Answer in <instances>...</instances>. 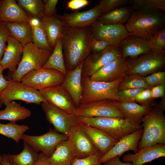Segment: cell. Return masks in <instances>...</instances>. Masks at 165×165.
<instances>
[{
	"label": "cell",
	"mask_w": 165,
	"mask_h": 165,
	"mask_svg": "<svg viewBox=\"0 0 165 165\" xmlns=\"http://www.w3.org/2000/svg\"><path fill=\"white\" fill-rule=\"evenodd\" d=\"M64 57L67 72L74 69L90 54L93 40L91 26L63 28L61 38Z\"/></svg>",
	"instance_id": "6da1fadb"
},
{
	"label": "cell",
	"mask_w": 165,
	"mask_h": 165,
	"mask_svg": "<svg viewBox=\"0 0 165 165\" xmlns=\"http://www.w3.org/2000/svg\"><path fill=\"white\" fill-rule=\"evenodd\" d=\"M165 11L155 9L134 10L125 26L130 35L149 40L164 28Z\"/></svg>",
	"instance_id": "7a4b0ae2"
},
{
	"label": "cell",
	"mask_w": 165,
	"mask_h": 165,
	"mask_svg": "<svg viewBox=\"0 0 165 165\" xmlns=\"http://www.w3.org/2000/svg\"><path fill=\"white\" fill-rule=\"evenodd\" d=\"M163 112L155 107L144 116L141 125L143 131L138 144V150L157 144H165V117Z\"/></svg>",
	"instance_id": "3957f363"
},
{
	"label": "cell",
	"mask_w": 165,
	"mask_h": 165,
	"mask_svg": "<svg viewBox=\"0 0 165 165\" xmlns=\"http://www.w3.org/2000/svg\"><path fill=\"white\" fill-rule=\"evenodd\" d=\"M76 118L78 123L100 129L118 141L142 127L140 124L122 117H76Z\"/></svg>",
	"instance_id": "277c9868"
},
{
	"label": "cell",
	"mask_w": 165,
	"mask_h": 165,
	"mask_svg": "<svg viewBox=\"0 0 165 165\" xmlns=\"http://www.w3.org/2000/svg\"><path fill=\"white\" fill-rule=\"evenodd\" d=\"M53 51L42 49L31 42L24 46L21 61L16 71L10 73L8 80L20 82L30 72L42 68Z\"/></svg>",
	"instance_id": "5b68a950"
},
{
	"label": "cell",
	"mask_w": 165,
	"mask_h": 165,
	"mask_svg": "<svg viewBox=\"0 0 165 165\" xmlns=\"http://www.w3.org/2000/svg\"><path fill=\"white\" fill-rule=\"evenodd\" d=\"M125 75L116 81L109 82L94 81L90 77L82 76L83 90L80 105L105 99L119 101L116 96L118 87Z\"/></svg>",
	"instance_id": "8992f818"
},
{
	"label": "cell",
	"mask_w": 165,
	"mask_h": 165,
	"mask_svg": "<svg viewBox=\"0 0 165 165\" xmlns=\"http://www.w3.org/2000/svg\"><path fill=\"white\" fill-rule=\"evenodd\" d=\"M8 80V85L0 97V101L2 104L6 106L16 100L37 105L48 101L39 90L25 85L21 82Z\"/></svg>",
	"instance_id": "52a82bcc"
},
{
	"label": "cell",
	"mask_w": 165,
	"mask_h": 165,
	"mask_svg": "<svg viewBox=\"0 0 165 165\" xmlns=\"http://www.w3.org/2000/svg\"><path fill=\"white\" fill-rule=\"evenodd\" d=\"M116 100L105 99L80 105L75 108L76 117H122L124 116L118 107Z\"/></svg>",
	"instance_id": "ba28073f"
},
{
	"label": "cell",
	"mask_w": 165,
	"mask_h": 165,
	"mask_svg": "<svg viewBox=\"0 0 165 165\" xmlns=\"http://www.w3.org/2000/svg\"><path fill=\"white\" fill-rule=\"evenodd\" d=\"M65 76L52 69L42 68L30 72L22 78L21 82L35 89L40 90L61 84Z\"/></svg>",
	"instance_id": "9c48e42d"
},
{
	"label": "cell",
	"mask_w": 165,
	"mask_h": 165,
	"mask_svg": "<svg viewBox=\"0 0 165 165\" xmlns=\"http://www.w3.org/2000/svg\"><path fill=\"white\" fill-rule=\"evenodd\" d=\"M126 60L127 75L136 74L145 77L160 71L164 67L165 64L164 55L152 53L143 54L139 57Z\"/></svg>",
	"instance_id": "30bf717a"
},
{
	"label": "cell",
	"mask_w": 165,
	"mask_h": 165,
	"mask_svg": "<svg viewBox=\"0 0 165 165\" xmlns=\"http://www.w3.org/2000/svg\"><path fill=\"white\" fill-rule=\"evenodd\" d=\"M41 105L50 124L56 131L68 136L72 126L77 123L76 117L48 101L43 102Z\"/></svg>",
	"instance_id": "8fae6325"
},
{
	"label": "cell",
	"mask_w": 165,
	"mask_h": 165,
	"mask_svg": "<svg viewBox=\"0 0 165 165\" xmlns=\"http://www.w3.org/2000/svg\"><path fill=\"white\" fill-rule=\"evenodd\" d=\"M68 138V136L50 128L47 132L40 135L32 136L24 134L21 139L38 152L40 151L50 157L57 145Z\"/></svg>",
	"instance_id": "7c38bea8"
},
{
	"label": "cell",
	"mask_w": 165,
	"mask_h": 165,
	"mask_svg": "<svg viewBox=\"0 0 165 165\" xmlns=\"http://www.w3.org/2000/svg\"><path fill=\"white\" fill-rule=\"evenodd\" d=\"M122 57L119 46L110 45L101 52L90 53L83 62L82 76L90 77L102 67Z\"/></svg>",
	"instance_id": "4fadbf2b"
},
{
	"label": "cell",
	"mask_w": 165,
	"mask_h": 165,
	"mask_svg": "<svg viewBox=\"0 0 165 165\" xmlns=\"http://www.w3.org/2000/svg\"><path fill=\"white\" fill-rule=\"evenodd\" d=\"M93 40H101L111 46H119L121 41L130 35L124 24H104L96 20L91 25Z\"/></svg>",
	"instance_id": "5bb4252c"
},
{
	"label": "cell",
	"mask_w": 165,
	"mask_h": 165,
	"mask_svg": "<svg viewBox=\"0 0 165 165\" xmlns=\"http://www.w3.org/2000/svg\"><path fill=\"white\" fill-rule=\"evenodd\" d=\"M142 127L123 137L118 140L107 152L102 155L100 160L101 163L117 156H120L124 152L132 151L134 153L138 151V145L142 134Z\"/></svg>",
	"instance_id": "9a60e30c"
},
{
	"label": "cell",
	"mask_w": 165,
	"mask_h": 165,
	"mask_svg": "<svg viewBox=\"0 0 165 165\" xmlns=\"http://www.w3.org/2000/svg\"><path fill=\"white\" fill-rule=\"evenodd\" d=\"M68 138L74 146L77 158L86 157L99 151L78 122L71 127Z\"/></svg>",
	"instance_id": "2e32d148"
},
{
	"label": "cell",
	"mask_w": 165,
	"mask_h": 165,
	"mask_svg": "<svg viewBox=\"0 0 165 165\" xmlns=\"http://www.w3.org/2000/svg\"><path fill=\"white\" fill-rule=\"evenodd\" d=\"M39 91L48 102L74 115L76 107L71 96L61 84Z\"/></svg>",
	"instance_id": "e0dca14e"
},
{
	"label": "cell",
	"mask_w": 165,
	"mask_h": 165,
	"mask_svg": "<svg viewBox=\"0 0 165 165\" xmlns=\"http://www.w3.org/2000/svg\"><path fill=\"white\" fill-rule=\"evenodd\" d=\"M127 71L126 59L122 57L102 67L90 78L96 81L111 82L126 75Z\"/></svg>",
	"instance_id": "ac0fdd59"
},
{
	"label": "cell",
	"mask_w": 165,
	"mask_h": 165,
	"mask_svg": "<svg viewBox=\"0 0 165 165\" xmlns=\"http://www.w3.org/2000/svg\"><path fill=\"white\" fill-rule=\"evenodd\" d=\"M102 14L98 4L91 9L81 12L64 13L61 15L64 26L72 28L85 27L91 26Z\"/></svg>",
	"instance_id": "d6986e66"
},
{
	"label": "cell",
	"mask_w": 165,
	"mask_h": 165,
	"mask_svg": "<svg viewBox=\"0 0 165 165\" xmlns=\"http://www.w3.org/2000/svg\"><path fill=\"white\" fill-rule=\"evenodd\" d=\"M122 56L132 59L141 55L151 53L149 40L130 35L123 39L119 45Z\"/></svg>",
	"instance_id": "ffe728a7"
},
{
	"label": "cell",
	"mask_w": 165,
	"mask_h": 165,
	"mask_svg": "<svg viewBox=\"0 0 165 165\" xmlns=\"http://www.w3.org/2000/svg\"><path fill=\"white\" fill-rule=\"evenodd\" d=\"M162 157H165V145L157 144L144 147L134 154H125L122 159L125 162L131 163L132 165H143Z\"/></svg>",
	"instance_id": "44dd1931"
},
{
	"label": "cell",
	"mask_w": 165,
	"mask_h": 165,
	"mask_svg": "<svg viewBox=\"0 0 165 165\" xmlns=\"http://www.w3.org/2000/svg\"><path fill=\"white\" fill-rule=\"evenodd\" d=\"M7 45L0 62L4 70L8 69L10 73L16 70L20 63L24 46L19 41L9 36Z\"/></svg>",
	"instance_id": "7402d4cb"
},
{
	"label": "cell",
	"mask_w": 165,
	"mask_h": 165,
	"mask_svg": "<svg viewBox=\"0 0 165 165\" xmlns=\"http://www.w3.org/2000/svg\"><path fill=\"white\" fill-rule=\"evenodd\" d=\"M83 62L72 70L68 72L61 84L68 91L77 107L80 101L83 90L82 83V71Z\"/></svg>",
	"instance_id": "603a6c76"
},
{
	"label": "cell",
	"mask_w": 165,
	"mask_h": 165,
	"mask_svg": "<svg viewBox=\"0 0 165 165\" xmlns=\"http://www.w3.org/2000/svg\"><path fill=\"white\" fill-rule=\"evenodd\" d=\"M78 123L94 145L103 155L109 151L118 141L100 129L88 124Z\"/></svg>",
	"instance_id": "cb8c5ba5"
},
{
	"label": "cell",
	"mask_w": 165,
	"mask_h": 165,
	"mask_svg": "<svg viewBox=\"0 0 165 165\" xmlns=\"http://www.w3.org/2000/svg\"><path fill=\"white\" fill-rule=\"evenodd\" d=\"M30 18L16 1L0 0V22H28Z\"/></svg>",
	"instance_id": "d4e9b609"
},
{
	"label": "cell",
	"mask_w": 165,
	"mask_h": 165,
	"mask_svg": "<svg viewBox=\"0 0 165 165\" xmlns=\"http://www.w3.org/2000/svg\"><path fill=\"white\" fill-rule=\"evenodd\" d=\"M75 157L74 146L68 138L57 145L49 160L50 165H71Z\"/></svg>",
	"instance_id": "484cf974"
},
{
	"label": "cell",
	"mask_w": 165,
	"mask_h": 165,
	"mask_svg": "<svg viewBox=\"0 0 165 165\" xmlns=\"http://www.w3.org/2000/svg\"><path fill=\"white\" fill-rule=\"evenodd\" d=\"M41 21L47 35L50 45L53 50L58 40L62 38L64 25L61 15L43 17Z\"/></svg>",
	"instance_id": "4316f807"
},
{
	"label": "cell",
	"mask_w": 165,
	"mask_h": 165,
	"mask_svg": "<svg viewBox=\"0 0 165 165\" xmlns=\"http://www.w3.org/2000/svg\"><path fill=\"white\" fill-rule=\"evenodd\" d=\"M116 103L125 118L139 124L141 122L144 116L152 108L150 106L140 105L135 102H123L116 101Z\"/></svg>",
	"instance_id": "83f0119b"
},
{
	"label": "cell",
	"mask_w": 165,
	"mask_h": 165,
	"mask_svg": "<svg viewBox=\"0 0 165 165\" xmlns=\"http://www.w3.org/2000/svg\"><path fill=\"white\" fill-rule=\"evenodd\" d=\"M134 10L130 6H121L101 14L97 20L104 24H124L130 18Z\"/></svg>",
	"instance_id": "f1b7e54d"
},
{
	"label": "cell",
	"mask_w": 165,
	"mask_h": 165,
	"mask_svg": "<svg viewBox=\"0 0 165 165\" xmlns=\"http://www.w3.org/2000/svg\"><path fill=\"white\" fill-rule=\"evenodd\" d=\"M5 23L10 35L24 46L32 42L31 28L28 21L14 22Z\"/></svg>",
	"instance_id": "f546056e"
},
{
	"label": "cell",
	"mask_w": 165,
	"mask_h": 165,
	"mask_svg": "<svg viewBox=\"0 0 165 165\" xmlns=\"http://www.w3.org/2000/svg\"><path fill=\"white\" fill-rule=\"evenodd\" d=\"M31 115L29 109L13 101L6 105L4 109L0 110V120L16 122L28 118Z\"/></svg>",
	"instance_id": "4dcf8cb0"
},
{
	"label": "cell",
	"mask_w": 165,
	"mask_h": 165,
	"mask_svg": "<svg viewBox=\"0 0 165 165\" xmlns=\"http://www.w3.org/2000/svg\"><path fill=\"white\" fill-rule=\"evenodd\" d=\"M23 148L17 154H6L10 165H35L39 156V152L30 145L23 141Z\"/></svg>",
	"instance_id": "1f68e13d"
},
{
	"label": "cell",
	"mask_w": 165,
	"mask_h": 165,
	"mask_svg": "<svg viewBox=\"0 0 165 165\" xmlns=\"http://www.w3.org/2000/svg\"><path fill=\"white\" fill-rule=\"evenodd\" d=\"M28 22L31 29L32 43L40 48L53 51L41 20L31 18Z\"/></svg>",
	"instance_id": "d6a6232c"
},
{
	"label": "cell",
	"mask_w": 165,
	"mask_h": 165,
	"mask_svg": "<svg viewBox=\"0 0 165 165\" xmlns=\"http://www.w3.org/2000/svg\"><path fill=\"white\" fill-rule=\"evenodd\" d=\"M42 68L56 70L66 76L67 72L64 57L61 38L57 41L52 54Z\"/></svg>",
	"instance_id": "836d02e7"
},
{
	"label": "cell",
	"mask_w": 165,
	"mask_h": 165,
	"mask_svg": "<svg viewBox=\"0 0 165 165\" xmlns=\"http://www.w3.org/2000/svg\"><path fill=\"white\" fill-rule=\"evenodd\" d=\"M26 14L31 18L41 20L43 17L45 4L41 0H17L16 1Z\"/></svg>",
	"instance_id": "e575fe53"
},
{
	"label": "cell",
	"mask_w": 165,
	"mask_h": 165,
	"mask_svg": "<svg viewBox=\"0 0 165 165\" xmlns=\"http://www.w3.org/2000/svg\"><path fill=\"white\" fill-rule=\"evenodd\" d=\"M29 129L28 126L18 124L14 122L0 123V134L13 139L16 143H19L23 134Z\"/></svg>",
	"instance_id": "d590c367"
},
{
	"label": "cell",
	"mask_w": 165,
	"mask_h": 165,
	"mask_svg": "<svg viewBox=\"0 0 165 165\" xmlns=\"http://www.w3.org/2000/svg\"><path fill=\"white\" fill-rule=\"evenodd\" d=\"M152 87L146 82L145 77L136 74L126 75L119 84V90L133 88L151 89Z\"/></svg>",
	"instance_id": "8d00e7d4"
},
{
	"label": "cell",
	"mask_w": 165,
	"mask_h": 165,
	"mask_svg": "<svg viewBox=\"0 0 165 165\" xmlns=\"http://www.w3.org/2000/svg\"><path fill=\"white\" fill-rule=\"evenodd\" d=\"M128 4L134 10L155 9L165 11V0H130Z\"/></svg>",
	"instance_id": "74e56055"
},
{
	"label": "cell",
	"mask_w": 165,
	"mask_h": 165,
	"mask_svg": "<svg viewBox=\"0 0 165 165\" xmlns=\"http://www.w3.org/2000/svg\"><path fill=\"white\" fill-rule=\"evenodd\" d=\"M151 53L164 55L165 53V28H163L156 33L149 40Z\"/></svg>",
	"instance_id": "f35d334b"
},
{
	"label": "cell",
	"mask_w": 165,
	"mask_h": 165,
	"mask_svg": "<svg viewBox=\"0 0 165 165\" xmlns=\"http://www.w3.org/2000/svg\"><path fill=\"white\" fill-rule=\"evenodd\" d=\"M145 89L133 88L119 90L116 96L119 101L123 102H135L136 96Z\"/></svg>",
	"instance_id": "ab89813d"
},
{
	"label": "cell",
	"mask_w": 165,
	"mask_h": 165,
	"mask_svg": "<svg viewBox=\"0 0 165 165\" xmlns=\"http://www.w3.org/2000/svg\"><path fill=\"white\" fill-rule=\"evenodd\" d=\"M129 1L128 0H101L97 4L101 8L102 14H103L128 4Z\"/></svg>",
	"instance_id": "60d3db41"
},
{
	"label": "cell",
	"mask_w": 165,
	"mask_h": 165,
	"mask_svg": "<svg viewBox=\"0 0 165 165\" xmlns=\"http://www.w3.org/2000/svg\"><path fill=\"white\" fill-rule=\"evenodd\" d=\"M103 154L99 151L89 156L78 158L75 157L71 165H103L100 162Z\"/></svg>",
	"instance_id": "b9f144b4"
},
{
	"label": "cell",
	"mask_w": 165,
	"mask_h": 165,
	"mask_svg": "<svg viewBox=\"0 0 165 165\" xmlns=\"http://www.w3.org/2000/svg\"><path fill=\"white\" fill-rule=\"evenodd\" d=\"M147 83L152 87L159 85L165 86V72L158 71L145 77Z\"/></svg>",
	"instance_id": "7bdbcfd3"
},
{
	"label": "cell",
	"mask_w": 165,
	"mask_h": 165,
	"mask_svg": "<svg viewBox=\"0 0 165 165\" xmlns=\"http://www.w3.org/2000/svg\"><path fill=\"white\" fill-rule=\"evenodd\" d=\"M9 36L5 23L0 21V61L3 57Z\"/></svg>",
	"instance_id": "ee69618b"
},
{
	"label": "cell",
	"mask_w": 165,
	"mask_h": 165,
	"mask_svg": "<svg viewBox=\"0 0 165 165\" xmlns=\"http://www.w3.org/2000/svg\"><path fill=\"white\" fill-rule=\"evenodd\" d=\"M45 9L43 17H50L57 15L56 6L58 0H45Z\"/></svg>",
	"instance_id": "f6af8a7d"
},
{
	"label": "cell",
	"mask_w": 165,
	"mask_h": 165,
	"mask_svg": "<svg viewBox=\"0 0 165 165\" xmlns=\"http://www.w3.org/2000/svg\"><path fill=\"white\" fill-rule=\"evenodd\" d=\"M110 45L109 43L103 40H93L90 44V52L95 53L101 52Z\"/></svg>",
	"instance_id": "bcb514c9"
},
{
	"label": "cell",
	"mask_w": 165,
	"mask_h": 165,
	"mask_svg": "<svg viewBox=\"0 0 165 165\" xmlns=\"http://www.w3.org/2000/svg\"><path fill=\"white\" fill-rule=\"evenodd\" d=\"M151 98V89H145L140 92L136 97L135 101L139 102L142 105H147L150 106L149 101Z\"/></svg>",
	"instance_id": "7dc6e473"
},
{
	"label": "cell",
	"mask_w": 165,
	"mask_h": 165,
	"mask_svg": "<svg viewBox=\"0 0 165 165\" xmlns=\"http://www.w3.org/2000/svg\"><path fill=\"white\" fill-rule=\"evenodd\" d=\"M87 0H71L67 2L66 7L72 10L80 9L89 4Z\"/></svg>",
	"instance_id": "c3c4849f"
},
{
	"label": "cell",
	"mask_w": 165,
	"mask_h": 165,
	"mask_svg": "<svg viewBox=\"0 0 165 165\" xmlns=\"http://www.w3.org/2000/svg\"><path fill=\"white\" fill-rule=\"evenodd\" d=\"M165 92V86L159 85L152 87L151 89V99L163 97Z\"/></svg>",
	"instance_id": "681fc988"
},
{
	"label": "cell",
	"mask_w": 165,
	"mask_h": 165,
	"mask_svg": "<svg viewBox=\"0 0 165 165\" xmlns=\"http://www.w3.org/2000/svg\"><path fill=\"white\" fill-rule=\"evenodd\" d=\"M120 157H114L104 163V165H132L130 162H123L120 160Z\"/></svg>",
	"instance_id": "f907efd6"
},
{
	"label": "cell",
	"mask_w": 165,
	"mask_h": 165,
	"mask_svg": "<svg viewBox=\"0 0 165 165\" xmlns=\"http://www.w3.org/2000/svg\"><path fill=\"white\" fill-rule=\"evenodd\" d=\"M49 157L42 152L39 154L38 159L35 165H50Z\"/></svg>",
	"instance_id": "816d5d0a"
},
{
	"label": "cell",
	"mask_w": 165,
	"mask_h": 165,
	"mask_svg": "<svg viewBox=\"0 0 165 165\" xmlns=\"http://www.w3.org/2000/svg\"><path fill=\"white\" fill-rule=\"evenodd\" d=\"M9 81L5 78L2 74H0V97L1 95L7 86Z\"/></svg>",
	"instance_id": "f5cc1de1"
},
{
	"label": "cell",
	"mask_w": 165,
	"mask_h": 165,
	"mask_svg": "<svg viewBox=\"0 0 165 165\" xmlns=\"http://www.w3.org/2000/svg\"><path fill=\"white\" fill-rule=\"evenodd\" d=\"M2 156L3 157V165H10L7 159L6 154H3Z\"/></svg>",
	"instance_id": "db71d44e"
},
{
	"label": "cell",
	"mask_w": 165,
	"mask_h": 165,
	"mask_svg": "<svg viewBox=\"0 0 165 165\" xmlns=\"http://www.w3.org/2000/svg\"><path fill=\"white\" fill-rule=\"evenodd\" d=\"M4 69L1 65L0 62V74H2L3 71L4 70Z\"/></svg>",
	"instance_id": "11a10c76"
},
{
	"label": "cell",
	"mask_w": 165,
	"mask_h": 165,
	"mask_svg": "<svg viewBox=\"0 0 165 165\" xmlns=\"http://www.w3.org/2000/svg\"><path fill=\"white\" fill-rule=\"evenodd\" d=\"M3 157L0 154V165H3Z\"/></svg>",
	"instance_id": "9f6ffc18"
},
{
	"label": "cell",
	"mask_w": 165,
	"mask_h": 165,
	"mask_svg": "<svg viewBox=\"0 0 165 165\" xmlns=\"http://www.w3.org/2000/svg\"><path fill=\"white\" fill-rule=\"evenodd\" d=\"M2 104L1 103L0 101V108L2 107Z\"/></svg>",
	"instance_id": "6f0895ef"
},
{
	"label": "cell",
	"mask_w": 165,
	"mask_h": 165,
	"mask_svg": "<svg viewBox=\"0 0 165 165\" xmlns=\"http://www.w3.org/2000/svg\"><path fill=\"white\" fill-rule=\"evenodd\" d=\"M163 165V164H160V165Z\"/></svg>",
	"instance_id": "680465c9"
},
{
	"label": "cell",
	"mask_w": 165,
	"mask_h": 165,
	"mask_svg": "<svg viewBox=\"0 0 165 165\" xmlns=\"http://www.w3.org/2000/svg\"></svg>",
	"instance_id": "91938a15"
}]
</instances>
